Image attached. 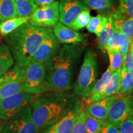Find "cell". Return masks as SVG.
I'll return each mask as SVG.
<instances>
[{
	"mask_svg": "<svg viewBox=\"0 0 133 133\" xmlns=\"http://www.w3.org/2000/svg\"><path fill=\"white\" fill-rule=\"evenodd\" d=\"M46 29L31 25L29 22L5 36V41L16 63L25 68L31 62L46 35Z\"/></svg>",
	"mask_w": 133,
	"mask_h": 133,
	"instance_id": "obj_1",
	"label": "cell"
},
{
	"mask_svg": "<svg viewBox=\"0 0 133 133\" xmlns=\"http://www.w3.org/2000/svg\"><path fill=\"white\" fill-rule=\"evenodd\" d=\"M73 100L62 94H48L38 97L32 102L33 122L38 130L59 121L72 108Z\"/></svg>",
	"mask_w": 133,
	"mask_h": 133,
	"instance_id": "obj_2",
	"label": "cell"
},
{
	"mask_svg": "<svg viewBox=\"0 0 133 133\" xmlns=\"http://www.w3.org/2000/svg\"><path fill=\"white\" fill-rule=\"evenodd\" d=\"M76 56L75 49L64 46L45 65L48 67L46 78L51 91L62 92L70 89Z\"/></svg>",
	"mask_w": 133,
	"mask_h": 133,
	"instance_id": "obj_3",
	"label": "cell"
},
{
	"mask_svg": "<svg viewBox=\"0 0 133 133\" xmlns=\"http://www.w3.org/2000/svg\"><path fill=\"white\" fill-rule=\"evenodd\" d=\"M97 62L95 54L88 49L84 55L77 80L74 88V94L85 100L97 81Z\"/></svg>",
	"mask_w": 133,
	"mask_h": 133,
	"instance_id": "obj_4",
	"label": "cell"
},
{
	"mask_svg": "<svg viewBox=\"0 0 133 133\" xmlns=\"http://www.w3.org/2000/svg\"><path fill=\"white\" fill-rule=\"evenodd\" d=\"M25 91L34 95L51 91L46 78L45 66L40 63L31 61L25 67Z\"/></svg>",
	"mask_w": 133,
	"mask_h": 133,
	"instance_id": "obj_5",
	"label": "cell"
},
{
	"mask_svg": "<svg viewBox=\"0 0 133 133\" xmlns=\"http://www.w3.org/2000/svg\"><path fill=\"white\" fill-rule=\"evenodd\" d=\"M39 95L25 91L0 99V119L9 120L29 105Z\"/></svg>",
	"mask_w": 133,
	"mask_h": 133,
	"instance_id": "obj_6",
	"label": "cell"
},
{
	"mask_svg": "<svg viewBox=\"0 0 133 133\" xmlns=\"http://www.w3.org/2000/svg\"><path fill=\"white\" fill-rule=\"evenodd\" d=\"M0 129V133H38L33 122L31 107L29 105L9 119Z\"/></svg>",
	"mask_w": 133,
	"mask_h": 133,
	"instance_id": "obj_7",
	"label": "cell"
},
{
	"mask_svg": "<svg viewBox=\"0 0 133 133\" xmlns=\"http://www.w3.org/2000/svg\"><path fill=\"white\" fill-rule=\"evenodd\" d=\"M59 20V3L54 1L51 4L36 8L30 16L28 22L38 27H54Z\"/></svg>",
	"mask_w": 133,
	"mask_h": 133,
	"instance_id": "obj_8",
	"label": "cell"
},
{
	"mask_svg": "<svg viewBox=\"0 0 133 133\" xmlns=\"http://www.w3.org/2000/svg\"><path fill=\"white\" fill-rule=\"evenodd\" d=\"M59 42L52 30L50 28L46 29L45 36L35 53L31 61L45 65L57 52Z\"/></svg>",
	"mask_w": 133,
	"mask_h": 133,
	"instance_id": "obj_9",
	"label": "cell"
},
{
	"mask_svg": "<svg viewBox=\"0 0 133 133\" xmlns=\"http://www.w3.org/2000/svg\"><path fill=\"white\" fill-rule=\"evenodd\" d=\"M132 115L133 110L130 99L126 96L122 95L110 105L107 120L118 128L124 121Z\"/></svg>",
	"mask_w": 133,
	"mask_h": 133,
	"instance_id": "obj_10",
	"label": "cell"
},
{
	"mask_svg": "<svg viewBox=\"0 0 133 133\" xmlns=\"http://www.w3.org/2000/svg\"><path fill=\"white\" fill-rule=\"evenodd\" d=\"M89 8L84 0H61L59 3V22L69 26L81 12Z\"/></svg>",
	"mask_w": 133,
	"mask_h": 133,
	"instance_id": "obj_11",
	"label": "cell"
},
{
	"mask_svg": "<svg viewBox=\"0 0 133 133\" xmlns=\"http://www.w3.org/2000/svg\"><path fill=\"white\" fill-rule=\"evenodd\" d=\"M121 96H122V94L117 93L113 96L103 98L88 105L86 106V110L89 114L97 118L106 120L108 117L110 107L112 103Z\"/></svg>",
	"mask_w": 133,
	"mask_h": 133,
	"instance_id": "obj_12",
	"label": "cell"
},
{
	"mask_svg": "<svg viewBox=\"0 0 133 133\" xmlns=\"http://www.w3.org/2000/svg\"><path fill=\"white\" fill-rule=\"evenodd\" d=\"M84 105L79 101L75 102L73 108L57 121V133H71L76 119Z\"/></svg>",
	"mask_w": 133,
	"mask_h": 133,
	"instance_id": "obj_13",
	"label": "cell"
},
{
	"mask_svg": "<svg viewBox=\"0 0 133 133\" xmlns=\"http://www.w3.org/2000/svg\"><path fill=\"white\" fill-rule=\"evenodd\" d=\"M52 30L58 41L64 44L80 43L84 40L83 35L60 22L57 23Z\"/></svg>",
	"mask_w": 133,
	"mask_h": 133,
	"instance_id": "obj_14",
	"label": "cell"
},
{
	"mask_svg": "<svg viewBox=\"0 0 133 133\" xmlns=\"http://www.w3.org/2000/svg\"><path fill=\"white\" fill-rule=\"evenodd\" d=\"M112 74L113 72L109 67L107 70L103 74L101 78L97 81H96L90 91V92H89L88 97L84 100L85 101V105L86 106L99 100V96L104 91L105 88L110 79L111 76H112Z\"/></svg>",
	"mask_w": 133,
	"mask_h": 133,
	"instance_id": "obj_15",
	"label": "cell"
},
{
	"mask_svg": "<svg viewBox=\"0 0 133 133\" xmlns=\"http://www.w3.org/2000/svg\"><path fill=\"white\" fill-rule=\"evenodd\" d=\"M24 75L19 76L17 78L6 83L0 89V99L15 95L19 92H24Z\"/></svg>",
	"mask_w": 133,
	"mask_h": 133,
	"instance_id": "obj_16",
	"label": "cell"
},
{
	"mask_svg": "<svg viewBox=\"0 0 133 133\" xmlns=\"http://www.w3.org/2000/svg\"><path fill=\"white\" fill-rule=\"evenodd\" d=\"M114 31V25L112 16L107 17L105 21L97 35L98 37V47L102 50L107 49L108 43Z\"/></svg>",
	"mask_w": 133,
	"mask_h": 133,
	"instance_id": "obj_17",
	"label": "cell"
},
{
	"mask_svg": "<svg viewBox=\"0 0 133 133\" xmlns=\"http://www.w3.org/2000/svg\"><path fill=\"white\" fill-rule=\"evenodd\" d=\"M29 20L30 16L16 17L12 19L6 20L0 23V33L3 36H6L22 25L28 22Z\"/></svg>",
	"mask_w": 133,
	"mask_h": 133,
	"instance_id": "obj_18",
	"label": "cell"
},
{
	"mask_svg": "<svg viewBox=\"0 0 133 133\" xmlns=\"http://www.w3.org/2000/svg\"><path fill=\"white\" fill-rule=\"evenodd\" d=\"M120 78L121 70H118L113 73L104 91L99 96V100L119 93V87H120Z\"/></svg>",
	"mask_w": 133,
	"mask_h": 133,
	"instance_id": "obj_19",
	"label": "cell"
},
{
	"mask_svg": "<svg viewBox=\"0 0 133 133\" xmlns=\"http://www.w3.org/2000/svg\"><path fill=\"white\" fill-rule=\"evenodd\" d=\"M14 59L7 45L0 44V77L14 64Z\"/></svg>",
	"mask_w": 133,
	"mask_h": 133,
	"instance_id": "obj_20",
	"label": "cell"
},
{
	"mask_svg": "<svg viewBox=\"0 0 133 133\" xmlns=\"http://www.w3.org/2000/svg\"><path fill=\"white\" fill-rule=\"evenodd\" d=\"M133 91V74L124 66L121 70L120 87L119 93L124 96L129 95Z\"/></svg>",
	"mask_w": 133,
	"mask_h": 133,
	"instance_id": "obj_21",
	"label": "cell"
},
{
	"mask_svg": "<svg viewBox=\"0 0 133 133\" xmlns=\"http://www.w3.org/2000/svg\"><path fill=\"white\" fill-rule=\"evenodd\" d=\"M17 17L30 16L37 8L34 0H13Z\"/></svg>",
	"mask_w": 133,
	"mask_h": 133,
	"instance_id": "obj_22",
	"label": "cell"
},
{
	"mask_svg": "<svg viewBox=\"0 0 133 133\" xmlns=\"http://www.w3.org/2000/svg\"><path fill=\"white\" fill-rule=\"evenodd\" d=\"M16 17L17 16L13 0H0V23Z\"/></svg>",
	"mask_w": 133,
	"mask_h": 133,
	"instance_id": "obj_23",
	"label": "cell"
},
{
	"mask_svg": "<svg viewBox=\"0 0 133 133\" xmlns=\"http://www.w3.org/2000/svg\"><path fill=\"white\" fill-rule=\"evenodd\" d=\"M107 52L109 55L110 61L109 67L111 71L114 73L118 70H121L123 66L124 59L119 49L117 48H114L107 50Z\"/></svg>",
	"mask_w": 133,
	"mask_h": 133,
	"instance_id": "obj_24",
	"label": "cell"
},
{
	"mask_svg": "<svg viewBox=\"0 0 133 133\" xmlns=\"http://www.w3.org/2000/svg\"><path fill=\"white\" fill-rule=\"evenodd\" d=\"M105 120L94 117L88 113L85 109L84 124L87 133H97L105 124Z\"/></svg>",
	"mask_w": 133,
	"mask_h": 133,
	"instance_id": "obj_25",
	"label": "cell"
},
{
	"mask_svg": "<svg viewBox=\"0 0 133 133\" xmlns=\"http://www.w3.org/2000/svg\"><path fill=\"white\" fill-rule=\"evenodd\" d=\"M90 18L91 14L89 10H84L78 15L74 21L68 26L74 30L78 31L86 26Z\"/></svg>",
	"mask_w": 133,
	"mask_h": 133,
	"instance_id": "obj_26",
	"label": "cell"
},
{
	"mask_svg": "<svg viewBox=\"0 0 133 133\" xmlns=\"http://www.w3.org/2000/svg\"><path fill=\"white\" fill-rule=\"evenodd\" d=\"M115 0H84L89 9L104 11L112 8Z\"/></svg>",
	"mask_w": 133,
	"mask_h": 133,
	"instance_id": "obj_27",
	"label": "cell"
},
{
	"mask_svg": "<svg viewBox=\"0 0 133 133\" xmlns=\"http://www.w3.org/2000/svg\"><path fill=\"white\" fill-rule=\"evenodd\" d=\"M131 42V39L130 38L121 32L119 38L118 49L124 59L129 52Z\"/></svg>",
	"mask_w": 133,
	"mask_h": 133,
	"instance_id": "obj_28",
	"label": "cell"
},
{
	"mask_svg": "<svg viewBox=\"0 0 133 133\" xmlns=\"http://www.w3.org/2000/svg\"><path fill=\"white\" fill-rule=\"evenodd\" d=\"M84 118H85V109L83 108L76 119L71 133H87L84 124Z\"/></svg>",
	"mask_w": 133,
	"mask_h": 133,
	"instance_id": "obj_29",
	"label": "cell"
},
{
	"mask_svg": "<svg viewBox=\"0 0 133 133\" xmlns=\"http://www.w3.org/2000/svg\"><path fill=\"white\" fill-rule=\"evenodd\" d=\"M103 17L101 15H97L95 17H91L88 24L86 25L88 31L90 33H94L96 35L102 25Z\"/></svg>",
	"mask_w": 133,
	"mask_h": 133,
	"instance_id": "obj_30",
	"label": "cell"
},
{
	"mask_svg": "<svg viewBox=\"0 0 133 133\" xmlns=\"http://www.w3.org/2000/svg\"><path fill=\"white\" fill-rule=\"evenodd\" d=\"M119 11L133 19V0H120Z\"/></svg>",
	"mask_w": 133,
	"mask_h": 133,
	"instance_id": "obj_31",
	"label": "cell"
},
{
	"mask_svg": "<svg viewBox=\"0 0 133 133\" xmlns=\"http://www.w3.org/2000/svg\"><path fill=\"white\" fill-rule=\"evenodd\" d=\"M120 33L121 31L119 28L114 25V31H113L112 36H111V38H110L109 43H108V45L107 49H106V51L108 49H114V48H117V49H118V42Z\"/></svg>",
	"mask_w": 133,
	"mask_h": 133,
	"instance_id": "obj_32",
	"label": "cell"
},
{
	"mask_svg": "<svg viewBox=\"0 0 133 133\" xmlns=\"http://www.w3.org/2000/svg\"><path fill=\"white\" fill-rule=\"evenodd\" d=\"M118 129L119 133H133V115L124 121Z\"/></svg>",
	"mask_w": 133,
	"mask_h": 133,
	"instance_id": "obj_33",
	"label": "cell"
},
{
	"mask_svg": "<svg viewBox=\"0 0 133 133\" xmlns=\"http://www.w3.org/2000/svg\"><path fill=\"white\" fill-rule=\"evenodd\" d=\"M100 133H119V129L117 127L107 121L105 120V124L100 130Z\"/></svg>",
	"mask_w": 133,
	"mask_h": 133,
	"instance_id": "obj_34",
	"label": "cell"
},
{
	"mask_svg": "<svg viewBox=\"0 0 133 133\" xmlns=\"http://www.w3.org/2000/svg\"><path fill=\"white\" fill-rule=\"evenodd\" d=\"M123 66L128 71L133 74V56L129 51L124 59Z\"/></svg>",
	"mask_w": 133,
	"mask_h": 133,
	"instance_id": "obj_35",
	"label": "cell"
},
{
	"mask_svg": "<svg viewBox=\"0 0 133 133\" xmlns=\"http://www.w3.org/2000/svg\"><path fill=\"white\" fill-rule=\"evenodd\" d=\"M36 6H44L50 4L54 1V0H34Z\"/></svg>",
	"mask_w": 133,
	"mask_h": 133,
	"instance_id": "obj_36",
	"label": "cell"
},
{
	"mask_svg": "<svg viewBox=\"0 0 133 133\" xmlns=\"http://www.w3.org/2000/svg\"><path fill=\"white\" fill-rule=\"evenodd\" d=\"M57 123L46 128V129L42 133H57V131H56L57 125Z\"/></svg>",
	"mask_w": 133,
	"mask_h": 133,
	"instance_id": "obj_37",
	"label": "cell"
},
{
	"mask_svg": "<svg viewBox=\"0 0 133 133\" xmlns=\"http://www.w3.org/2000/svg\"><path fill=\"white\" fill-rule=\"evenodd\" d=\"M129 51L131 52V54H132V56H133V39H132V40H131V44H130V47H129Z\"/></svg>",
	"mask_w": 133,
	"mask_h": 133,
	"instance_id": "obj_38",
	"label": "cell"
},
{
	"mask_svg": "<svg viewBox=\"0 0 133 133\" xmlns=\"http://www.w3.org/2000/svg\"><path fill=\"white\" fill-rule=\"evenodd\" d=\"M1 87H2V86H1V85H0V89H1Z\"/></svg>",
	"mask_w": 133,
	"mask_h": 133,
	"instance_id": "obj_39",
	"label": "cell"
},
{
	"mask_svg": "<svg viewBox=\"0 0 133 133\" xmlns=\"http://www.w3.org/2000/svg\"><path fill=\"white\" fill-rule=\"evenodd\" d=\"M0 124H1V120H0Z\"/></svg>",
	"mask_w": 133,
	"mask_h": 133,
	"instance_id": "obj_40",
	"label": "cell"
},
{
	"mask_svg": "<svg viewBox=\"0 0 133 133\" xmlns=\"http://www.w3.org/2000/svg\"><path fill=\"white\" fill-rule=\"evenodd\" d=\"M97 133H100V132H97Z\"/></svg>",
	"mask_w": 133,
	"mask_h": 133,
	"instance_id": "obj_41",
	"label": "cell"
}]
</instances>
